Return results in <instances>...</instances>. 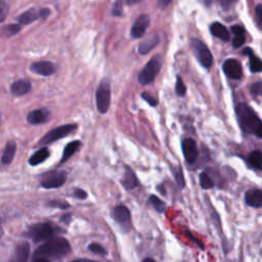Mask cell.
<instances>
[{"label": "cell", "mask_w": 262, "mask_h": 262, "mask_svg": "<svg viewBox=\"0 0 262 262\" xmlns=\"http://www.w3.org/2000/svg\"><path fill=\"white\" fill-rule=\"evenodd\" d=\"M256 135H257L258 137L262 138V125H261V126H260V128L257 130V132H256Z\"/></svg>", "instance_id": "obj_46"}, {"label": "cell", "mask_w": 262, "mask_h": 262, "mask_svg": "<svg viewBox=\"0 0 262 262\" xmlns=\"http://www.w3.org/2000/svg\"><path fill=\"white\" fill-rule=\"evenodd\" d=\"M148 26H149V16L147 14L139 15L131 28V32H130L131 36L135 39L142 37L146 29L148 28Z\"/></svg>", "instance_id": "obj_13"}, {"label": "cell", "mask_w": 262, "mask_h": 262, "mask_svg": "<svg viewBox=\"0 0 262 262\" xmlns=\"http://www.w3.org/2000/svg\"><path fill=\"white\" fill-rule=\"evenodd\" d=\"M222 70L224 74L233 80H238L242 78L243 71H242V66L238 60L234 58H229L224 61L222 64Z\"/></svg>", "instance_id": "obj_11"}, {"label": "cell", "mask_w": 262, "mask_h": 262, "mask_svg": "<svg viewBox=\"0 0 262 262\" xmlns=\"http://www.w3.org/2000/svg\"><path fill=\"white\" fill-rule=\"evenodd\" d=\"M181 147H182V152L185 161L188 164L194 163L198 158V147H196L195 141L190 137L185 138L182 140Z\"/></svg>", "instance_id": "obj_12"}, {"label": "cell", "mask_w": 262, "mask_h": 262, "mask_svg": "<svg viewBox=\"0 0 262 262\" xmlns=\"http://www.w3.org/2000/svg\"><path fill=\"white\" fill-rule=\"evenodd\" d=\"M77 129V125L76 124H67V125H62L59 127H56L52 130H50L49 132H47L39 141L40 144H48L51 143L55 140H58L60 138L66 137L67 135H69L71 132L75 131Z\"/></svg>", "instance_id": "obj_8"}, {"label": "cell", "mask_w": 262, "mask_h": 262, "mask_svg": "<svg viewBox=\"0 0 262 262\" xmlns=\"http://www.w3.org/2000/svg\"><path fill=\"white\" fill-rule=\"evenodd\" d=\"M250 69L253 73L262 72V60L254 55L250 56Z\"/></svg>", "instance_id": "obj_30"}, {"label": "cell", "mask_w": 262, "mask_h": 262, "mask_svg": "<svg viewBox=\"0 0 262 262\" xmlns=\"http://www.w3.org/2000/svg\"><path fill=\"white\" fill-rule=\"evenodd\" d=\"M30 255V245L27 242H20L16 245L14 256L9 262H26Z\"/></svg>", "instance_id": "obj_16"}, {"label": "cell", "mask_w": 262, "mask_h": 262, "mask_svg": "<svg viewBox=\"0 0 262 262\" xmlns=\"http://www.w3.org/2000/svg\"><path fill=\"white\" fill-rule=\"evenodd\" d=\"M96 107L99 113L104 114L108 111L111 103V86L107 80H102L95 92Z\"/></svg>", "instance_id": "obj_4"}, {"label": "cell", "mask_w": 262, "mask_h": 262, "mask_svg": "<svg viewBox=\"0 0 262 262\" xmlns=\"http://www.w3.org/2000/svg\"><path fill=\"white\" fill-rule=\"evenodd\" d=\"M175 91H176L177 95H179V96H183L185 94L186 88H185L183 80H182V78L180 76H177L176 85H175Z\"/></svg>", "instance_id": "obj_32"}, {"label": "cell", "mask_w": 262, "mask_h": 262, "mask_svg": "<svg viewBox=\"0 0 262 262\" xmlns=\"http://www.w3.org/2000/svg\"><path fill=\"white\" fill-rule=\"evenodd\" d=\"M149 203L152 205V207L158 211L159 213H164L166 210V204L164 201H162L160 198H158L155 194H151L149 196Z\"/></svg>", "instance_id": "obj_28"}, {"label": "cell", "mask_w": 262, "mask_h": 262, "mask_svg": "<svg viewBox=\"0 0 262 262\" xmlns=\"http://www.w3.org/2000/svg\"><path fill=\"white\" fill-rule=\"evenodd\" d=\"M123 12V1L122 0H117L114 5H113V9H112V14L115 16L121 15Z\"/></svg>", "instance_id": "obj_34"}, {"label": "cell", "mask_w": 262, "mask_h": 262, "mask_svg": "<svg viewBox=\"0 0 262 262\" xmlns=\"http://www.w3.org/2000/svg\"><path fill=\"white\" fill-rule=\"evenodd\" d=\"M71 252V245L68 239L63 237H53L42 246H40L35 252L33 258H46V259H58L64 257Z\"/></svg>", "instance_id": "obj_1"}, {"label": "cell", "mask_w": 262, "mask_h": 262, "mask_svg": "<svg viewBox=\"0 0 262 262\" xmlns=\"http://www.w3.org/2000/svg\"><path fill=\"white\" fill-rule=\"evenodd\" d=\"M251 93L253 95H259V96H262V82L261 81H258V82H255L252 86H251Z\"/></svg>", "instance_id": "obj_35"}, {"label": "cell", "mask_w": 262, "mask_h": 262, "mask_svg": "<svg viewBox=\"0 0 262 262\" xmlns=\"http://www.w3.org/2000/svg\"><path fill=\"white\" fill-rule=\"evenodd\" d=\"M7 12H8V6L7 4L2 0L0 2V20L3 21L7 15Z\"/></svg>", "instance_id": "obj_38"}, {"label": "cell", "mask_w": 262, "mask_h": 262, "mask_svg": "<svg viewBox=\"0 0 262 262\" xmlns=\"http://www.w3.org/2000/svg\"><path fill=\"white\" fill-rule=\"evenodd\" d=\"M48 206L53 207V208H58V209H67L70 207V205L67 202H61V201H56V200L48 202Z\"/></svg>", "instance_id": "obj_36"}, {"label": "cell", "mask_w": 262, "mask_h": 262, "mask_svg": "<svg viewBox=\"0 0 262 262\" xmlns=\"http://www.w3.org/2000/svg\"><path fill=\"white\" fill-rule=\"evenodd\" d=\"M191 46H192V49L194 51V54H195L199 62L203 67L209 69L213 63V56H212L211 51L207 47V45L204 42H202L201 40L193 38L191 40Z\"/></svg>", "instance_id": "obj_7"}, {"label": "cell", "mask_w": 262, "mask_h": 262, "mask_svg": "<svg viewBox=\"0 0 262 262\" xmlns=\"http://www.w3.org/2000/svg\"><path fill=\"white\" fill-rule=\"evenodd\" d=\"M162 67V58L156 55L149 59V61L144 66L141 72L138 74V82L142 85L151 83L157 75L159 74Z\"/></svg>", "instance_id": "obj_3"}, {"label": "cell", "mask_w": 262, "mask_h": 262, "mask_svg": "<svg viewBox=\"0 0 262 262\" xmlns=\"http://www.w3.org/2000/svg\"><path fill=\"white\" fill-rule=\"evenodd\" d=\"M121 183L122 185L127 189V190H130V189H133L137 186L138 184V180H137V177L135 175V173L133 172L132 169H130L129 167H126L125 169V173H124V176L121 180Z\"/></svg>", "instance_id": "obj_19"}, {"label": "cell", "mask_w": 262, "mask_h": 262, "mask_svg": "<svg viewBox=\"0 0 262 262\" xmlns=\"http://www.w3.org/2000/svg\"><path fill=\"white\" fill-rule=\"evenodd\" d=\"M67 180V173L60 170H54L44 173L41 176L40 184L43 188H57L63 185Z\"/></svg>", "instance_id": "obj_6"}, {"label": "cell", "mask_w": 262, "mask_h": 262, "mask_svg": "<svg viewBox=\"0 0 262 262\" xmlns=\"http://www.w3.org/2000/svg\"><path fill=\"white\" fill-rule=\"evenodd\" d=\"M200 184L202 186V188L204 189H210L214 186V181L212 179V177L208 174V172L204 171L201 173L200 175Z\"/></svg>", "instance_id": "obj_27"}, {"label": "cell", "mask_w": 262, "mask_h": 262, "mask_svg": "<svg viewBox=\"0 0 262 262\" xmlns=\"http://www.w3.org/2000/svg\"><path fill=\"white\" fill-rule=\"evenodd\" d=\"M122 1L127 3V4H129V5H132V4H135V3H137V2H139L141 0H122Z\"/></svg>", "instance_id": "obj_45"}, {"label": "cell", "mask_w": 262, "mask_h": 262, "mask_svg": "<svg viewBox=\"0 0 262 262\" xmlns=\"http://www.w3.org/2000/svg\"><path fill=\"white\" fill-rule=\"evenodd\" d=\"M246 203L251 207L261 208L262 207V190L261 189H250L245 194Z\"/></svg>", "instance_id": "obj_18"}, {"label": "cell", "mask_w": 262, "mask_h": 262, "mask_svg": "<svg viewBox=\"0 0 262 262\" xmlns=\"http://www.w3.org/2000/svg\"><path fill=\"white\" fill-rule=\"evenodd\" d=\"M32 262H50L49 259L46 258H33Z\"/></svg>", "instance_id": "obj_43"}, {"label": "cell", "mask_w": 262, "mask_h": 262, "mask_svg": "<svg viewBox=\"0 0 262 262\" xmlns=\"http://www.w3.org/2000/svg\"><path fill=\"white\" fill-rule=\"evenodd\" d=\"M256 15L258 17V21H259V25L260 27L262 28V4H258L256 6Z\"/></svg>", "instance_id": "obj_40"}, {"label": "cell", "mask_w": 262, "mask_h": 262, "mask_svg": "<svg viewBox=\"0 0 262 262\" xmlns=\"http://www.w3.org/2000/svg\"><path fill=\"white\" fill-rule=\"evenodd\" d=\"M80 145H81V142L79 140L69 142L66 145L64 149H63V152H62V156H61V159H60V163H63L66 161H68L69 158H71L78 150Z\"/></svg>", "instance_id": "obj_25"}, {"label": "cell", "mask_w": 262, "mask_h": 262, "mask_svg": "<svg viewBox=\"0 0 262 262\" xmlns=\"http://www.w3.org/2000/svg\"><path fill=\"white\" fill-rule=\"evenodd\" d=\"M160 39L158 35H150L149 37H147L146 39H144L142 42L139 43L138 46V52L142 55L148 53L154 47H156L159 43Z\"/></svg>", "instance_id": "obj_20"}, {"label": "cell", "mask_w": 262, "mask_h": 262, "mask_svg": "<svg viewBox=\"0 0 262 262\" xmlns=\"http://www.w3.org/2000/svg\"><path fill=\"white\" fill-rule=\"evenodd\" d=\"M50 156L49 150L46 147H42L38 149L35 154H33L29 159V164L31 166H37L41 163H43L48 157Z\"/></svg>", "instance_id": "obj_23"}, {"label": "cell", "mask_w": 262, "mask_h": 262, "mask_svg": "<svg viewBox=\"0 0 262 262\" xmlns=\"http://www.w3.org/2000/svg\"><path fill=\"white\" fill-rule=\"evenodd\" d=\"M172 2V0H158V6L161 9H165L169 6V4Z\"/></svg>", "instance_id": "obj_41"}, {"label": "cell", "mask_w": 262, "mask_h": 262, "mask_svg": "<svg viewBox=\"0 0 262 262\" xmlns=\"http://www.w3.org/2000/svg\"><path fill=\"white\" fill-rule=\"evenodd\" d=\"M74 196L75 198H77V199H79V200H85L86 198H87V192L85 191V190H83V189H81V188H76L75 190H74Z\"/></svg>", "instance_id": "obj_39"}, {"label": "cell", "mask_w": 262, "mask_h": 262, "mask_svg": "<svg viewBox=\"0 0 262 262\" xmlns=\"http://www.w3.org/2000/svg\"><path fill=\"white\" fill-rule=\"evenodd\" d=\"M50 116V112L47 108H37L30 112L27 116V120L30 124L37 125L42 124L48 121Z\"/></svg>", "instance_id": "obj_15"}, {"label": "cell", "mask_w": 262, "mask_h": 262, "mask_svg": "<svg viewBox=\"0 0 262 262\" xmlns=\"http://www.w3.org/2000/svg\"><path fill=\"white\" fill-rule=\"evenodd\" d=\"M55 227L49 222L36 223L28 229L27 235L31 237L34 242H41L51 237L55 232Z\"/></svg>", "instance_id": "obj_5"}, {"label": "cell", "mask_w": 262, "mask_h": 262, "mask_svg": "<svg viewBox=\"0 0 262 262\" xmlns=\"http://www.w3.org/2000/svg\"><path fill=\"white\" fill-rule=\"evenodd\" d=\"M60 220H61L62 222L67 223V224H69L70 221H71V215H70V214H66V215H63V216L60 218Z\"/></svg>", "instance_id": "obj_42"}, {"label": "cell", "mask_w": 262, "mask_h": 262, "mask_svg": "<svg viewBox=\"0 0 262 262\" xmlns=\"http://www.w3.org/2000/svg\"><path fill=\"white\" fill-rule=\"evenodd\" d=\"M142 262H156L152 258H145L142 260Z\"/></svg>", "instance_id": "obj_48"}, {"label": "cell", "mask_w": 262, "mask_h": 262, "mask_svg": "<svg viewBox=\"0 0 262 262\" xmlns=\"http://www.w3.org/2000/svg\"><path fill=\"white\" fill-rule=\"evenodd\" d=\"M112 218L116 221V223L124 230L125 232H128L131 228V215L130 211L127 207L120 205L116 206L112 210Z\"/></svg>", "instance_id": "obj_9"}, {"label": "cell", "mask_w": 262, "mask_h": 262, "mask_svg": "<svg viewBox=\"0 0 262 262\" xmlns=\"http://www.w3.org/2000/svg\"><path fill=\"white\" fill-rule=\"evenodd\" d=\"M30 70L37 74L44 77L51 76L55 73V66L48 60H41V61H35L30 66Z\"/></svg>", "instance_id": "obj_14"}, {"label": "cell", "mask_w": 262, "mask_h": 262, "mask_svg": "<svg viewBox=\"0 0 262 262\" xmlns=\"http://www.w3.org/2000/svg\"><path fill=\"white\" fill-rule=\"evenodd\" d=\"M231 32H232L233 35H234V38H233V40H232V45H233V47H235V48L241 47V46L245 43V41H246L244 28L241 27V26L235 25V26H232V27H231Z\"/></svg>", "instance_id": "obj_24"}, {"label": "cell", "mask_w": 262, "mask_h": 262, "mask_svg": "<svg viewBox=\"0 0 262 262\" xmlns=\"http://www.w3.org/2000/svg\"><path fill=\"white\" fill-rule=\"evenodd\" d=\"M248 162L252 167L260 169L262 167V152L260 150L252 151L248 157Z\"/></svg>", "instance_id": "obj_26"}, {"label": "cell", "mask_w": 262, "mask_h": 262, "mask_svg": "<svg viewBox=\"0 0 262 262\" xmlns=\"http://www.w3.org/2000/svg\"><path fill=\"white\" fill-rule=\"evenodd\" d=\"M235 114L242 130L246 133L256 134L257 130L262 125V122L256 116L254 111L246 103H238L235 106Z\"/></svg>", "instance_id": "obj_2"}, {"label": "cell", "mask_w": 262, "mask_h": 262, "mask_svg": "<svg viewBox=\"0 0 262 262\" xmlns=\"http://www.w3.org/2000/svg\"><path fill=\"white\" fill-rule=\"evenodd\" d=\"M141 97H142L148 104H150L151 106H156V105L158 104V100H157L154 96H151L150 94H148V93L142 92V93H141Z\"/></svg>", "instance_id": "obj_37"}, {"label": "cell", "mask_w": 262, "mask_h": 262, "mask_svg": "<svg viewBox=\"0 0 262 262\" xmlns=\"http://www.w3.org/2000/svg\"><path fill=\"white\" fill-rule=\"evenodd\" d=\"M173 174H174V177H175V180L178 184V186L180 188H182L184 186V177H183V173H182V169L181 167L177 166L173 169Z\"/></svg>", "instance_id": "obj_31"}, {"label": "cell", "mask_w": 262, "mask_h": 262, "mask_svg": "<svg viewBox=\"0 0 262 262\" xmlns=\"http://www.w3.org/2000/svg\"><path fill=\"white\" fill-rule=\"evenodd\" d=\"M20 31V26L19 25H16V24H10V25H7L3 28L2 30V33L4 36L6 37H11L15 34H17L18 32Z\"/></svg>", "instance_id": "obj_29"}, {"label": "cell", "mask_w": 262, "mask_h": 262, "mask_svg": "<svg viewBox=\"0 0 262 262\" xmlns=\"http://www.w3.org/2000/svg\"><path fill=\"white\" fill-rule=\"evenodd\" d=\"M210 31L213 36L221 39L222 41H228L229 40V32L227 29L220 23H213L210 27Z\"/></svg>", "instance_id": "obj_22"}, {"label": "cell", "mask_w": 262, "mask_h": 262, "mask_svg": "<svg viewBox=\"0 0 262 262\" xmlns=\"http://www.w3.org/2000/svg\"><path fill=\"white\" fill-rule=\"evenodd\" d=\"M72 262H97V261H93V260H88V259H81V260H75Z\"/></svg>", "instance_id": "obj_47"}, {"label": "cell", "mask_w": 262, "mask_h": 262, "mask_svg": "<svg viewBox=\"0 0 262 262\" xmlns=\"http://www.w3.org/2000/svg\"><path fill=\"white\" fill-rule=\"evenodd\" d=\"M243 54L251 56V55H253V51H252V49H251V48H245V49L243 50Z\"/></svg>", "instance_id": "obj_44"}, {"label": "cell", "mask_w": 262, "mask_h": 262, "mask_svg": "<svg viewBox=\"0 0 262 262\" xmlns=\"http://www.w3.org/2000/svg\"><path fill=\"white\" fill-rule=\"evenodd\" d=\"M32 88V84L28 80H17L13 82L10 86V93L14 96H23L30 92Z\"/></svg>", "instance_id": "obj_17"}, {"label": "cell", "mask_w": 262, "mask_h": 262, "mask_svg": "<svg viewBox=\"0 0 262 262\" xmlns=\"http://www.w3.org/2000/svg\"><path fill=\"white\" fill-rule=\"evenodd\" d=\"M15 151H16V143L14 141H8L2 152V157H1L2 164L4 165L10 164L14 158Z\"/></svg>", "instance_id": "obj_21"}, {"label": "cell", "mask_w": 262, "mask_h": 262, "mask_svg": "<svg viewBox=\"0 0 262 262\" xmlns=\"http://www.w3.org/2000/svg\"><path fill=\"white\" fill-rule=\"evenodd\" d=\"M49 13H50V10L48 8H41V9L30 8L24 11L21 14H19L16 17V20L21 25H29L38 18L46 17L47 15H49Z\"/></svg>", "instance_id": "obj_10"}, {"label": "cell", "mask_w": 262, "mask_h": 262, "mask_svg": "<svg viewBox=\"0 0 262 262\" xmlns=\"http://www.w3.org/2000/svg\"><path fill=\"white\" fill-rule=\"evenodd\" d=\"M88 249H89L92 253H94V254L106 255V251H105V249H104L101 245H99V244H97V243H91V244H89Z\"/></svg>", "instance_id": "obj_33"}]
</instances>
